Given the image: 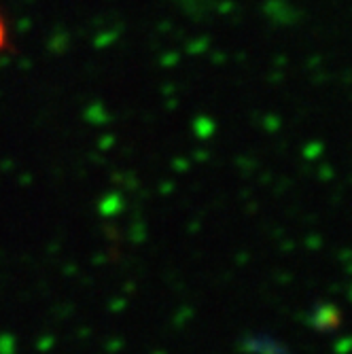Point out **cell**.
<instances>
[{
	"label": "cell",
	"mask_w": 352,
	"mask_h": 354,
	"mask_svg": "<svg viewBox=\"0 0 352 354\" xmlns=\"http://www.w3.org/2000/svg\"><path fill=\"white\" fill-rule=\"evenodd\" d=\"M3 37H5V30H3V24H0V45H3Z\"/></svg>",
	"instance_id": "obj_1"
}]
</instances>
